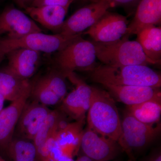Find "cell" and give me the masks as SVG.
I'll return each mask as SVG.
<instances>
[{
  "mask_svg": "<svg viewBox=\"0 0 161 161\" xmlns=\"http://www.w3.org/2000/svg\"><path fill=\"white\" fill-rule=\"evenodd\" d=\"M89 72L92 80L102 85L155 88L161 86V75L147 65L114 66L101 64Z\"/></svg>",
  "mask_w": 161,
  "mask_h": 161,
  "instance_id": "cell-1",
  "label": "cell"
},
{
  "mask_svg": "<svg viewBox=\"0 0 161 161\" xmlns=\"http://www.w3.org/2000/svg\"><path fill=\"white\" fill-rule=\"evenodd\" d=\"M87 120V127L91 130L118 142L121 122L115 101L108 92L93 87Z\"/></svg>",
  "mask_w": 161,
  "mask_h": 161,
  "instance_id": "cell-2",
  "label": "cell"
},
{
  "mask_svg": "<svg viewBox=\"0 0 161 161\" xmlns=\"http://www.w3.org/2000/svg\"><path fill=\"white\" fill-rule=\"evenodd\" d=\"M129 39L124 36L120 40L111 43L92 41L96 58L104 64L110 66L156 64L147 58L137 41Z\"/></svg>",
  "mask_w": 161,
  "mask_h": 161,
  "instance_id": "cell-3",
  "label": "cell"
},
{
  "mask_svg": "<svg viewBox=\"0 0 161 161\" xmlns=\"http://www.w3.org/2000/svg\"><path fill=\"white\" fill-rule=\"evenodd\" d=\"M78 36L67 46L57 52L55 61L59 71L66 78L75 70L90 71L97 66L93 42Z\"/></svg>",
  "mask_w": 161,
  "mask_h": 161,
  "instance_id": "cell-4",
  "label": "cell"
},
{
  "mask_svg": "<svg viewBox=\"0 0 161 161\" xmlns=\"http://www.w3.org/2000/svg\"><path fill=\"white\" fill-rule=\"evenodd\" d=\"M121 122V133L117 142L131 159V152L147 147L159 134L161 124L156 126L140 121L126 111Z\"/></svg>",
  "mask_w": 161,
  "mask_h": 161,
  "instance_id": "cell-5",
  "label": "cell"
},
{
  "mask_svg": "<svg viewBox=\"0 0 161 161\" xmlns=\"http://www.w3.org/2000/svg\"><path fill=\"white\" fill-rule=\"evenodd\" d=\"M82 33L67 36L60 34L47 35L42 32L33 33L17 40L7 38L0 39V44L7 54L13 50L22 47L49 53L63 49Z\"/></svg>",
  "mask_w": 161,
  "mask_h": 161,
  "instance_id": "cell-6",
  "label": "cell"
},
{
  "mask_svg": "<svg viewBox=\"0 0 161 161\" xmlns=\"http://www.w3.org/2000/svg\"><path fill=\"white\" fill-rule=\"evenodd\" d=\"M110 8V4L103 1L93 2L84 6L64 20L58 34L70 36L81 33L94 25Z\"/></svg>",
  "mask_w": 161,
  "mask_h": 161,
  "instance_id": "cell-7",
  "label": "cell"
},
{
  "mask_svg": "<svg viewBox=\"0 0 161 161\" xmlns=\"http://www.w3.org/2000/svg\"><path fill=\"white\" fill-rule=\"evenodd\" d=\"M75 89L63 99L62 109L76 121L84 120L91 104L93 87L87 84L75 72L67 76Z\"/></svg>",
  "mask_w": 161,
  "mask_h": 161,
  "instance_id": "cell-8",
  "label": "cell"
},
{
  "mask_svg": "<svg viewBox=\"0 0 161 161\" xmlns=\"http://www.w3.org/2000/svg\"><path fill=\"white\" fill-rule=\"evenodd\" d=\"M80 147L84 155L94 161L111 160L122 150L117 142L98 134L88 127L82 132Z\"/></svg>",
  "mask_w": 161,
  "mask_h": 161,
  "instance_id": "cell-9",
  "label": "cell"
},
{
  "mask_svg": "<svg viewBox=\"0 0 161 161\" xmlns=\"http://www.w3.org/2000/svg\"><path fill=\"white\" fill-rule=\"evenodd\" d=\"M129 24L126 17L107 11L84 34L89 35L95 42L111 43L125 36Z\"/></svg>",
  "mask_w": 161,
  "mask_h": 161,
  "instance_id": "cell-10",
  "label": "cell"
},
{
  "mask_svg": "<svg viewBox=\"0 0 161 161\" xmlns=\"http://www.w3.org/2000/svg\"><path fill=\"white\" fill-rule=\"evenodd\" d=\"M38 32L42 30L34 20L14 6L6 7L0 14V35L6 34L8 39L17 40Z\"/></svg>",
  "mask_w": 161,
  "mask_h": 161,
  "instance_id": "cell-11",
  "label": "cell"
},
{
  "mask_svg": "<svg viewBox=\"0 0 161 161\" xmlns=\"http://www.w3.org/2000/svg\"><path fill=\"white\" fill-rule=\"evenodd\" d=\"M31 91L23 93L0 112V151L2 152L7 153L18 120L31 96Z\"/></svg>",
  "mask_w": 161,
  "mask_h": 161,
  "instance_id": "cell-12",
  "label": "cell"
},
{
  "mask_svg": "<svg viewBox=\"0 0 161 161\" xmlns=\"http://www.w3.org/2000/svg\"><path fill=\"white\" fill-rule=\"evenodd\" d=\"M47 106L34 100L27 101L17 124V131L20 137L33 141L41 125L51 112Z\"/></svg>",
  "mask_w": 161,
  "mask_h": 161,
  "instance_id": "cell-13",
  "label": "cell"
},
{
  "mask_svg": "<svg viewBox=\"0 0 161 161\" xmlns=\"http://www.w3.org/2000/svg\"><path fill=\"white\" fill-rule=\"evenodd\" d=\"M8 64L6 68L15 75L23 79H29L40 66V52L26 48L10 51L6 54Z\"/></svg>",
  "mask_w": 161,
  "mask_h": 161,
  "instance_id": "cell-14",
  "label": "cell"
},
{
  "mask_svg": "<svg viewBox=\"0 0 161 161\" xmlns=\"http://www.w3.org/2000/svg\"><path fill=\"white\" fill-rule=\"evenodd\" d=\"M161 0H140L135 16L128 25L126 36L137 35L148 26L161 23Z\"/></svg>",
  "mask_w": 161,
  "mask_h": 161,
  "instance_id": "cell-15",
  "label": "cell"
},
{
  "mask_svg": "<svg viewBox=\"0 0 161 161\" xmlns=\"http://www.w3.org/2000/svg\"><path fill=\"white\" fill-rule=\"evenodd\" d=\"M103 86L110 95L127 106L134 105L161 95L159 88L121 86L105 84Z\"/></svg>",
  "mask_w": 161,
  "mask_h": 161,
  "instance_id": "cell-16",
  "label": "cell"
},
{
  "mask_svg": "<svg viewBox=\"0 0 161 161\" xmlns=\"http://www.w3.org/2000/svg\"><path fill=\"white\" fill-rule=\"evenodd\" d=\"M69 6L47 5L38 7L29 6L25 13L47 29L58 34L64 21Z\"/></svg>",
  "mask_w": 161,
  "mask_h": 161,
  "instance_id": "cell-17",
  "label": "cell"
},
{
  "mask_svg": "<svg viewBox=\"0 0 161 161\" xmlns=\"http://www.w3.org/2000/svg\"><path fill=\"white\" fill-rule=\"evenodd\" d=\"M29 79L19 77L6 68L0 70V94L5 100L13 101L23 93L31 90Z\"/></svg>",
  "mask_w": 161,
  "mask_h": 161,
  "instance_id": "cell-18",
  "label": "cell"
},
{
  "mask_svg": "<svg viewBox=\"0 0 161 161\" xmlns=\"http://www.w3.org/2000/svg\"><path fill=\"white\" fill-rule=\"evenodd\" d=\"M136 41L140 44L147 58L156 64L161 58V28L156 26L146 27L137 35Z\"/></svg>",
  "mask_w": 161,
  "mask_h": 161,
  "instance_id": "cell-19",
  "label": "cell"
},
{
  "mask_svg": "<svg viewBox=\"0 0 161 161\" xmlns=\"http://www.w3.org/2000/svg\"><path fill=\"white\" fill-rule=\"evenodd\" d=\"M127 111L144 124H156L161 117V95L142 103L128 106Z\"/></svg>",
  "mask_w": 161,
  "mask_h": 161,
  "instance_id": "cell-20",
  "label": "cell"
},
{
  "mask_svg": "<svg viewBox=\"0 0 161 161\" xmlns=\"http://www.w3.org/2000/svg\"><path fill=\"white\" fill-rule=\"evenodd\" d=\"M84 120L66 125L58 130L56 137L57 146L64 155L68 157L70 150H74L77 146L80 147Z\"/></svg>",
  "mask_w": 161,
  "mask_h": 161,
  "instance_id": "cell-21",
  "label": "cell"
},
{
  "mask_svg": "<svg viewBox=\"0 0 161 161\" xmlns=\"http://www.w3.org/2000/svg\"><path fill=\"white\" fill-rule=\"evenodd\" d=\"M7 154L12 161H37L36 147L33 141L23 138L13 139Z\"/></svg>",
  "mask_w": 161,
  "mask_h": 161,
  "instance_id": "cell-22",
  "label": "cell"
},
{
  "mask_svg": "<svg viewBox=\"0 0 161 161\" xmlns=\"http://www.w3.org/2000/svg\"><path fill=\"white\" fill-rule=\"evenodd\" d=\"M62 116L58 111H51L41 125L33 142L37 150L49 137L62 128Z\"/></svg>",
  "mask_w": 161,
  "mask_h": 161,
  "instance_id": "cell-23",
  "label": "cell"
},
{
  "mask_svg": "<svg viewBox=\"0 0 161 161\" xmlns=\"http://www.w3.org/2000/svg\"><path fill=\"white\" fill-rule=\"evenodd\" d=\"M31 96L34 100L46 106H53L61 101L60 98L48 86L42 77L32 85Z\"/></svg>",
  "mask_w": 161,
  "mask_h": 161,
  "instance_id": "cell-24",
  "label": "cell"
},
{
  "mask_svg": "<svg viewBox=\"0 0 161 161\" xmlns=\"http://www.w3.org/2000/svg\"><path fill=\"white\" fill-rule=\"evenodd\" d=\"M42 78L51 89L63 100L67 92L66 78L59 70L50 72Z\"/></svg>",
  "mask_w": 161,
  "mask_h": 161,
  "instance_id": "cell-25",
  "label": "cell"
},
{
  "mask_svg": "<svg viewBox=\"0 0 161 161\" xmlns=\"http://www.w3.org/2000/svg\"><path fill=\"white\" fill-rule=\"evenodd\" d=\"M75 0H33L29 6L38 7L47 5L70 6Z\"/></svg>",
  "mask_w": 161,
  "mask_h": 161,
  "instance_id": "cell-26",
  "label": "cell"
},
{
  "mask_svg": "<svg viewBox=\"0 0 161 161\" xmlns=\"http://www.w3.org/2000/svg\"><path fill=\"white\" fill-rule=\"evenodd\" d=\"M89 1L92 3L103 1L109 4L111 7H114L117 6L134 4V3H138L140 0H89Z\"/></svg>",
  "mask_w": 161,
  "mask_h": 161,
  "instance_id": "cell-27",
  "label": "cell"
},
{
  "mask_svg": "<svg viewBox=\"0 0 161 161\" xmlns=\"http://www.w3.org/2000/svg\"><path fill=\"white\" fill-rule=\"evenodd\" d=\"M17 4L21 7L24 9L27 6H29L31 4V0H13Z\"/></svg>",
  "mask_w": 161,
  "mask_h": 161,
  "instance_id": "cell-28",
  "label": "cell"
},
{
  "mask_svg": "<svg viewBox=\"0 0 161 161\" xmlns=\"http://www.w3.org/2000/svg\"><path fill=\"white\" fill-rule=\"evenodd\" d=\"M66 161H94L90 158H89L87 157L86 156L84 155L81 156L80 157L78 158L76 160L69 159L68 160Z\"/></svg>",
  "mask_w": 161,
  "mask_h": 161,
  "instance_id": "cell-29",
  "label": "cell"
},
{
  "mask_svg": "<svg viewBox=\"0 0 161 161\" xmlns=\"http://www.w3.org/2000/svg\"><path fill=\"white\" fill-rule=\"evenodd\" d=\"M149 161H161V154L160 152L154 154L150 158Z\"/></svg>",
  "mask_w": 161,
  "mask_h": 161,
  "instance_id": "cell-30",
  "label": "cell"
},
{
  "mask_svg": "<svg viewBox=\"0 0 161 161\" xmlns=\"http://www.w3.org/2000/svg\"><path fill=\"white\" fill-rule=\"evenodd\" d=\"M6 54H7V53L3 50L1 44H0V63L4 60L5 57L6 56Z\"/></svg>",
  "mask_w": 161,
  "mask_h": 161,
  "instance_id": "cell-31",
  "label": "cell"
},
{
  "mask_svg": "<svg viewBox=\"0 0 161 161\" xmlns=\"http://www.w3.org/2000/svg\"><path fill=\"white\" fill-rule=\"evenodd\" d=\"M5 98L4 97L0 94V112L3 109V106H4V102L5 101Z\"/></svg>",
  "mask_w": 161,
  "mask_h": 161,
  "instance_id": "cell-32",
  "label": "cell"
},
{
  "mask_svg": "<svg viewBox=\"0 0 161 161\" xmlns=\"http://www.w3.org/2000/svg\"><path fill=\"white\" fill-rule=\"evenodd\" d=\"M0 161H6L4 159L2 158V157H1V156H0Z\"/></svg>",
  "mask_w": 161,
  "mask_h": 161,
  "instance_id": "cell-33",
  "label": "cell"
},
{
  "mask_svg": "<svg viewBox=\"0 0 161 161\" xmlns=\"http://www.w3.org/2000/svg\"><path fill=\"white\" fill-rule=\"evenodd\" d=\"M33 1V0H31V3H32V1ZM31 4H30V5H31Z\"/></svg>",
  "mask_w": 161,
  "mask_h": 161,
  "instance_id": "cell-34",
  "label": "cell"
}]
</instances>
